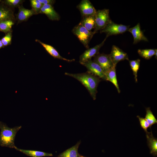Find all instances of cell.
Instances as JSON below:
<instances>
[{"instance_id": "6da1fadb", "label": "cell", "mask_w": 157, "mask_h": 157, "mask_svg": "<svg viewBox=\"0 0 157 157\" xmlns=\"http://www.w3.org/2000/svg\"><path fill=\"white\" fill-rule=\"evenodd\" d=\"M65 74L79 81L87 89L93 99H96L97 88L101 81L99 78L87 72L78 74L65 72Z\"/></svg>"}, {"instance_id": "7a4b0ae2", "label": "cell", "mask_w": 157, "mask_h": 157, "mask_svg": "<svg viewBox=\"0 0 157 157\" xmlns=\"http://www.w3.org/2000/svg\"><path fill=\"white\" fill-rule=\"evenodd\" d=\"M21 128V126L9 127L6 124L0 121V146L15 148V136Z\"/></svg>"}, {"instance_id": "3957f363", "label": "cell", "mask_w": 157, "mask_h": 157, "mask_svg": "<svg viewBox=\"0 0 157 157\" xmlns=\"http://www.w3.org/2000/svg\"><path fill=\"white\" fill-rule=\"evenodd\" d=\"M72 31L84 46L87 49L89 48L90 41L94 33L88 31L80 23L76 26Z\"/></svg>"}, {"instance_id": "277c9868", "label": "cell", "mask_w": 157, "mask_h": 157, "mask_svg": "<svg viewBox=\"0 0 157 157\" xmlns=\"http://www.w3.org/2000/svg\"><path fill=\"white\" fill-rule=\"evenodd\" d=\"M111 21L109 9H104L97 11L95 14V26L93 32L95 34L100 31Z\"/></svg>"}, {"instance_id": "5b68a950", "label": "cell", "mask_w": 157, "mask_h": 157, "mask_svg": "<svg viewBox=\"0 0 157 157\" xmlns=\"http://www.w3.org/2000/svg\"><path fill=\"white\" fill-rule=\"evenodd\" d=\"M130 26H126L122 24H116L112 20L110 21L102 30L101 33H104L106 36L121 34L128 31Z\"/></svg>"}, {"instance_id": "8992f818", "label": "cell", "mask_w": 157, "mask_h": 157, "mask_svg": "<svg viewBox=\"0 0 157 157\" xmlns=\"http://www.w3.org/2000/svg\"><path fill=\"white\" fill-rule=\"evenodd\" d=\"M93 61L101 67L104 73L116 66L114 65L109 54L99 53L94 57Z\"/></svg>"}, {"instance_id": "52a82bcc", "label": "cell", "mask_w": 157, "mask_h": 157, "mask_svg": "<svg viewBox=\"0 0 157 157\" xmlns=\"http://www.w3.org/2000/svg\"><path fill=\"white\" fill-rule=\"evenodd\" d=\"M82 65L86 68L88 73L106 81L104 72L101 67L93 60H89Z\"/></svg>"}, {"instance_id": "ba28073f", "label": "cell", "mask_w": 157, "mask_h": 157, "mask_svg": "<svg viewBox=\"0 0 157 157\" xmlns=\"http://www.w3.org/2000/svg\"><path fill=\"white\" fill-rule=\"evenodd\" d=\"M108 37L106 36L104 40L100 44L94 47L87 49L79 57V62L81 64L91 60L92 57L99 53V50L104 44L105 42Z\"/></svg>"}, {"instance_id": "9c48e42d", "label": "cell", "mask_w": 157, "mask_h": 157, "mask_svg": "<svg viewBox=\"0 0 157 157\" xmlns=\"http://www.w3.org/2000/svg\"><path fill=\"white\" fill-rule=\"evenodd\" d=\"M82 17L95 15L96 10L91 2L88 0H82L77 6Z\"/></svg>"}, {"instance_id": "30bf717a", "label": "cell", "mask_w": 157, "mask_h": 157, "mask_svg": "<svg viewBox=\"0 0 157 157\" xmlns=\"http://www.w3.org/2000/svg\"><path fill=\"white\" fill-rule=\"evenodd\" d=\"M114 65L116 66L119 61L125 60H129L128 54L117 47L113 45L109 54Z\"/></svg>"}, {"instance_id": "8fae6325", "label": "cell", "mask_w": 157, "mask_h": 157, "mask_svg": "<svg viewBox=\"0 0 157 157\" xmlns=\"http://www.w3.org/2000/svg\"><path fill=\"white\" fill-rule=\"evenodd\" d=\"M132 34L133 38V44H136L141 41H148V40L141 30L140 25L138 23L133 27L129 28L128 31Z\"/></svg>"}, {"instance_id": "7c38bea8", "label": "cell", "mask_w": 157, "mask_h": 157, "mask_svg": "<svg viewBox=\"0 0 157 157\" xmlns=\"http://www.w3.org/2000/svg\"><path fill=\"white\" fill-rule=\"evenodd\" d=\"M39 13L45 14L51 20L58 21L60 19V15L51 5H43Z\"/></svg>"}, {"instance_id": "4fadbf2b", "label": "cell", "mask_w": 157, "mask_h": 157, "mask_svg": "<svg viewBox=\"0 0 157 157\" xmlns=\"http://www.w3.org/2000/svg\"><path fill=\"white\" fill-rule=\"evenodd\" d=\"M35 41L40 44L47 52L54 58L60 59L69 62H73L75 60L74 59H68L63 58L59 54L57 50L51 45L45 44L38 39H36Z\"/></svg>"}, {"instance_id": "5bb4252c", "label": "cell", "mask_w": 157, "mask_h": 157, "mask_svg": "<svg viewBox=\"0 0 157 157\" xmlns=\"http://www.w3.org/2000/svg\"><path fill=\"white\" fill-rule=\"evenodd\" d=\"M36 14L32 9H27L20 6H19L17 18L18 22H22L27 21L31 17Z\"/></svg>"}, {"instance_id": "9a60e30c", "label": "cell", "mask_w": 157, "mask_h": 157, "mask_svg": "<svg viewBox=\"0 0 157 157\" xmlns=\"http://www.w3.org/2000/svg\"><path fill=\"white\" fill-rule=\"evenodd\" d=\"M147 142L150 149V153L154 155L157 154V140L154 137L151 131L146 132Z\"/></svg>"}, {"instance_id": "2e32d148", "label": "cell", "mask_w": 157, "mask_h": 157, "mask_svg": "<svg viewBox=\"0 0 157 157\" xmlns=\"http://www.w3.org/2000/svg\"><path fill=\"white\" fill-rule=\"evenodd\" d=\"M0 4V22L7 20H13L14 17L13 11L8 6Z\"/></svg>"}, {"instance_id": "e0dca14e", "label": "cell", "mask_w": 157, "mask_h": 157, "mask_svg": "<svg viewBox=\"0 0 157 157\" xmlns=\"http://www.w3.org/2000/svg\"><path fill=\"white\" fill-rule=\"evenodd\" d=\"M88 31H92L95 26V15L88 16L82 17V19L79 23Z\"/></svg>"}, {"instance_id": "ac0fdd59", "label": "cell", "mask_w": 157, "mask_h": 157, "mask_svg": "<svg viewBox=\"0 0 157 157\" xmlns=\"http://www.w3.org/2000/svg\"><path fill=\"white\" fill-rule=\"evenodd\" d=\"M15 149L26 155L31 157H41L46 156H52L51 153H46L41 151L22 149L15 147Z\"/></svg>"}, {"instance_id": "d6986e66", "label": "cell", "mask_w": 157, "mask_h": 157, "mask_svg": "<svg viewBox=\"0 0 157 157\" xmlns=\"http://www.w3.org/2000/svg\"><path fill=\"white\" fill-rule=\"evenodd\" d=\"M106 81H110L115 86L119 93L120 92L118 84L116 74L115 67L110 69L105 73Z\"/></svg>"}, {"instance_id": "ffe728a7", "label": "cell", "mask_w": 157, "mask_h": 157, "mask_svg": "<svg viewBox=\"0 0 157 157\" xmlns=\"http://www.w3.org/2000/svg\"><path fill=\"white\" fill-rule=\"evenodd\" d=\"M80 143V141L78 142L74 146L60 154L58 157H79L78 150Z\"/></svg>"}, {"instance_id": "44dd1931", "label": "cell", "mask_w": 157, "mask_h": 157, "mask_svg": "<svg viewBox=\"0 0 157 157\" xmlns=\"http://www.w3.org/2000/svg\"><path fill=\"white\" fill-rule=\"evenodd\" d=\"M157 51L156 49H139L138 50V53L143 58L149 60L154 55Z\"/></svg>"}, {"instance_id": "7402d4cb", "label": "cell", "mask_w": 157, "mask_h": 157, "mask_svg": "<svg viewBox=\"0 0 157 157\" xmlns=\"http://www.w3.org/2000/svg\"><path fill=\"white\" fill-rule=\"evenodd\" d=\"M140 60L138 59L135 60H129L130 65L133 72L136 82H138V72L140 66Z\"/></svg>"}, {"instance_id": "603a6c76", "label": "cell", "mask_w": 157, "mask_h": 157, "mask_svg": "<svg viewBox=\"0 0 157 157\" xmlns=\"http://www.w3.org/2000/svg\"><path fill=\"white\" fill-rule=\"evenodd\" d=\"M14 22L13 20H7L0 22V31L6 33L11 31Z\"/></svg>"}, {"instance_id": "cb8c5ba5", "label": "cell", "mask_w": 157, "mask_h": 157, "mask_svg": "<svg viewBox=\"0 0 157 157\" xmlns=\"http://www.w3.org/2000/svg\"><path fill=\"white\" fill-rule=\"evenodd\" d=\"M146 112L145 119L151 128L152 125L157 123V120L153 114L149 107L146 108Z\"/></svg>"}, {"instance_id": "d4e9b609", "label": "cell", "mask_w": 157, "mask_h": 157, "mask_svg": "<svg viewBox=\"0 0 157 157\" xmlns=\"http://www.w3.org/2000/svg\"><path fill=\"white\" fill-rule=\"evenodd\" d=\"M12 38L11 31L6 33L5 35L1 40L4 47L11 44Z\"/></svg>"}, {"instance_id": "484cf974", "label": "cell", "mask_w": 157, "mask_h": 157, "mask_svg": "<svg viewBox=\"0 0 157 157\" xmlns=\"http://www.w3.org/2000/svg\"><path fill=\"white\" fill-rule=\"evenodd\" d=\"M31 4L33 10L36 13H39L40 10L43 5L39 1V0H31Z\"/></svg>"}, {"instance_id": "4316f807", "label": "cell", "mask_w": 157, "mask_h": 157, "mask_svg": "<svg viewBox=\"0 0 157 157\" xmlns=\"http://www.w3.org/2000/svg\"><path fill=\"white\" fill-rule=\"evenodd\" d=\"M23 1L21 0H6L4 1L6 5L11 7L19 6Z\"/></svg>"}, {"instance_id": "83f0119b", "label": "cell", "mask_w": 157, "mask_h": 157, "mask_svg": "<svg viewBox=\"0 0 157 157\" xmlns=\"http://www.w3.org/2000/svg\"><path fill=\"white\" fill-rule=\"evenodd\" d=\"M137 117L139 119L142 128L144 129L145 132H147V129L149 127H150L149 125L147 122L145 118L141 117L139 116H137Z\"/></svg>"}, {"instance_id": "f1b7e54d", "label": "cell", "mask_w": 157, "mask_h": 157, "mask_svg": "<svg viewBox=\"0 0 157 157\" xmlns=\"http://www.w3.org/2000/svg\"><path fill=\"white\" fill-rule=\"evenodd\" d=\"M42 5L50 4L52 6L55 3V1L53 0H39Z\"/></svg>"}, {"instance_id": "f546056e", "label": "cell", "mask_w": 157, "mask_h": 157, "mask_svg": "<svg viewBox=\"0 0 157 157\" xmlns=\"http://www.w3.org/2000/svg\"><path fill=\"white\" fill-rule=\"evenodd\" d=\"M4 47L3 44L1 41V40H0V49Z\"/></svg>"}, {"instance_id": "4dcf8cb0", "label": "cell", "mask_w": 157, "mask_h": 157, "mask_svg": "<svg viewBox=\"0 0 157 157\" xmlns=\"http://www.w3.org/2000/svg\"><path fill=\"white\" fill-rule=\"evenodd\" d=\"M157 51L155 52L154 54V56H155V58L157 59Z\"/></svg>"}, {"instance_id": "1f68e13d", "label": "cell", "mask_w": 157, "mask_h": 157, "mask_svg": "<svg viewBox=\"0 0 157 157\" xmlns=\"http://www.w3.org/2000/svg\"><path fill=\"white\" fill-rule=\"evenodd\" d=\"M1 2H2V1L1 0H0V4H1Z\"/></svg>"}, {"instance_id": "d6a6232c", "label": "cell", "mask_w": 157, "mask_h": 157, "mask_svg": "<svg viewBox=\"0 0 157 157\" xmlns=\"http://www.w3.org/2000/svg\"><path fill=\"white\" fill-rule=\"evenodd\" d=\"M79 157H84L82 156H80Z\"/></svg>"}]
</instances>
